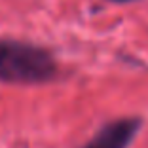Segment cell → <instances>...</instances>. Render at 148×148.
<instances>
[{"label":"cell","mask_w":148,"mask_h":148,"mask_svg":"<svg viewBox=\"0 0 148 148\" xmlns=\"http://www.w3.org/2000/svg\"><path fill=\"white\" fill-rule=\"evenodd\" d=\"M108 2H116V4H127V2H135V0H108Z\"/></svg>","instance_id":"3957f363"},{"label":"cell","mask_w":148,"mask_h":148,"mask_svg":"<svg viewBox=\"0 0 148 148\" xmlns=\"http://www.w3.org/2000/svg\"><path fill=\"white\" fill-rule=\"evenodd\" d=\"M143 120L139 116L116 118L103 123L93 133V137L82 144L80 148H129L133 139L137 137Z\"/></svg>","instance_id":"7a4b0ae2"},{"label":"cell","mask_w":148,"mask_h":148,"mask_svg":"<svg viewBox=\"0 0 148 148\" xmlns=\"http://www.w3.org/2000/svg\"><path fill=\"white\" fill-rule=\"evenodd\" d=\"M55 55L38 44L0 38V82L2 84H48L57 78Z\"/></svg>","instance_id":"6da1fadb"}]
</instances>
